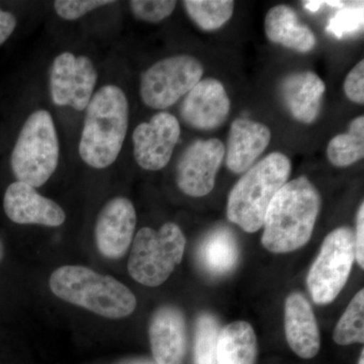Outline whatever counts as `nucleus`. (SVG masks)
<instances>
[{"mask_svg": "<svg viewBox=\"0 0 364 364\" xmlns=\"http://www.w3.org/2000/svg\"><path fill=\"white\" fill-rule=\"evenodd\" d=\"M320 210V193L308 177L287 182L268 207L262 245L273 253L303 247L312 237Z\"/></svg>", "mask_w": 364, "mask_h": 364, "instance_id": "obj_1", "label": "nucleus"}, {"mask_svg": "<svg viewBox=\"0 0 364 364\" xmlns=\"http://www.w3.org/2000/svg\"><path fill=\"white\" fill-rule=\"evenodd\" d=\"M85 112L79 156L91 168H107L121 154L128 134V97L119 86L104 85L95 91Z\"/></svg>", "mask_w": 364, "mask_h": 364, "instance_id": "obj_2", "label": "nucleus"}, {"mask_svg": "<svg viewBox=\"0 0 364 364\" xmlns=\"http://www.w3.org/2000/svg\"><path fill=\"white\" fill-rule=\"evenodd\" d=\"M49 286L57 298L104 318H127L136 308L135 294L128 287L82 265L57 268Z\"/></svg>", "mask_w": 364, "mask_h": 364, "instance_id": "obj_3", "label": "nucleus"}, {"mask_svg": "<svg viewBox=\"0 0 364 364\" xmlns=\"http://www.w3.org/2000/svg\"><path fill=\"white\" fill-rule=\"evenodd\" d=\"M291 163L287 155L272 152L247 170L228 198V219L244 231L254 233L263 227L272 198L289 181Z\"/></svg>", "mask_w": 364, "mask_h": 364, "instance_id": "obj_4", "label": "nucleus"}, {"mask_svg": "<svg viewBox=\"0 0 364 364\" xmlns=\"http://www.w3.org/2000/svg\"><path fill=\"white\" fill-rule=\"evenodd\" d=\"M60 143L56 124L46 109L32 112L21 127L11 155L16 181L38 188L47 183L58 167Z\"/></svg>", "mask_w": 364, "mask_h": 364, "instance_id": "obj_5", "label": "nucleus"}, {"mask_svg": "<svg viewBox=\"0 0 364 364\" xmlns=\"http://www.w3.org/2000/svg\"><path fill=\"white\" fill-rule=\"evenodd\" d=\"M186 245V236L176 223H165L159 230L142 228L132 243L129 274L143 286H161L181 264Z\"/></svg>", "mask_w": 364, "mask_h": 364, "instance_id": "obj_6", "label": "nucleus"}, {"mask_svg": "<svg viewBox=\"0 0 364 364\" xmlns=\"http://www.w3.org/2000/svg\"><path fill=\"white\" fill-rule=\"evenodd\" d=\"M355 260V237L349 227H340L326 237L309 272V291L314 303L328 305L338 296Z\"/></svg>", "mask_w": 364, "mask_h": 364, "instance_id": "obj_7", "label": "nucleus"}, {"mask_svg": "<svg viewBox=\"0 0 364 364\" xmlns=\"http://www.w3.org/2000/svg\"><path fill=\"white\" fill-rule=\"evenodd\" d=\"M203 75V64L191 55L159 60L141 75V100L150 109H168L188 95Z\"/></svg>", "mask_w": 364, "mask_h": 364, "instance_id": "obj_8", "label": "nucleus"}, {"mask_svg": "<svg viewBox=\"0 0 364 364\" xmlns=\"http://www.w3.org/2000/svg\"><path fill=\"white\" fill-rule=\"evenodd\" d=\"M97 67L85 55L63 52L55 57L50 68V95L57 107L85 111L95 92Z\"/></svg>", "mask_w": 364, "mask_h": 364, "instance_id": "obj_9", "label": "nucleus"}, {"mask_svg": "<svg viewBox=\"0 0 364 364\" xmlns=\"http://www.w3.org/2000/svg\"><path fill=\"white\" fill-rule=\"evenodd\" d=\"M181 134L178 119L167 112H159L149 122L139 124L132 136L136 164L148 171H158L166 167Z\"/></svg>", "mask_w": 364, "mask_h": 364, "instance_id": "obj_10", "label": "nucleus"}, {"mask_svg": "<svg viewBox=\"0 0 364 364\" xmlns=\"http://www.w3.org/2000/svg\"><path fill=\"white\" fill-rule=\"evenodd\" d=\"M225 154L226 148L219 139L191 144L177 163L176 182L182 193L193 198L208 195L215 188Z\"/></svg>", "mask_w": 364, "mask_h": 364, "instance_id": "obj_11", "label": "nucleus"}, {"mask_svg": "<svg viewBox=\"0 0 364 364\" xmlns=\"http://www.w3.org/2000/svg\"><path fill=\"white\" fill-rule=\"evenodd\" d=\"M136 226L133 203L124 196L109 200L97 215L95 223V244L105 258L117 260L130 249Z\"/></svg>", "mask_w": 364, "mask_h": 364, "instance_id": "obj_12", "label": "nucleus"}, {"mask_svg": "<svg viewBox=\"0 0 364 364\" xmlns=\"http://www.w3.org/2000/svg\"><path fill=\"white\" fill-rule=\"evenodd\" d=\"M149 341L157 364H183L188 352L186 316L178 306H159L150 318Z\"/></svg>", "mask_w": 364, "mask_h": 364, "instance_id": "obj_13", "label": "nucleus"}, {"mask_svg": "<svg viewBox=\"0 0 364 364\" xmlns=\"http://www.w3.org/2000/svg\"><path fill=\"white\" fill-rule=\"evenodd\" d=\"M4 210L7 218L18 225L56 228L66 221V214L61 205L21 181L14 182L6 188Z\"/></svg>", "mask_w": 364, "mask_h": 364, "instance_id": "obj_14", "label": "nucleus"}, {"mask_svg": "<svg viewBox=\"0 0 364 364\" xmlns=\"http://www.w3.org/2000/svg\"><path fill=\"white\" fill-rule=\"evenodd\" d=\"M230 111L231 102L221 81L205 78L186 95L181 114L191 128L210 131L227 121Z\"/></svg>", "mask_w": 364, "mask_h": 364, "instance_id": "obj_15", "label": "nucleus"}, {"mask_svg": "<svg viewBox=\"0 0 364 364\" xmlns=\"http://www.w3.org/2000/svg\"><path fill=\"white\" fill-rule=\"evenodd\" d=\"M284 330L287 343L296 355L304 359L317 355L321 347L317 318L311 304L301 293L291 294L287 298Z\"/></svg>", "mask_w": 364, "mask_h": 364, "instance_id": "obj_16", "label": "nucleus"}, {"mask_svg": "<svg viewBox=\"0 0 364 364\" xmlns=\"http://www.w3.org/2000/svg\"><path fill=\"white\" fill-rule=\"evenodd\" d=\"M326 91L324 81L310 70L294 72L280 85V97L294 119L312 124L318 119Z\"/></svg>", "mask_w": 364, "mask_h": 364, "instance_id": "obj_17", "label": "nucleus"}, {"mask_svg": "<svg viewBox=\"0 0 364 364\" xmlns=\"http://www.w3.org/2000/svg\"><path fill=\"white\" fill-rule=\"evenodd\" d=\"M272 140V132L265 124L249 119H236L230 129L226 154L228 168L236 174L252 167Z\"/></svg>", "mask_w": 364, "mask_h": 364, "instance_id": "obj_18", "label": "nucleus"}, {"mask_svg": "<svg viewBox=\"0 0 364 364\" xmlns=\"http://www.w3.org/2000/svg\"><path fill=\"white\" fill-rule=\"evenodd\" d=\"M264 31L270 42L299 53L312 51L317 42L313 31L299 21L298 14L291 6L284 4L268 11Z\"/></svg>", "mask_w": 364, "mask_h": 364, "instance_id": "obj_19", "label": "nucleus"}, {"mask_svg": "<svg viewBox=\"0 0 364 364\" xmlns=\"http://www.w3.org/2000/svg\"><path fill=\"white\" fill-rule=\"evenodd\" d=\"M218 364H256L257 339L252 326L244 321L227 325L217 340Z\"/></svg>", "mask_w": 364, "mask_h": 364, "instance_id": "obj_20", "label": "nucleus"}, {"mask_svg": "<svg viewBox=\"0 0 364 364\" xmlns=\"http://www.w3.org/2000/svg\"><path fill=\"white\" fill-rule=\"evenodd\" d=\"M198 256L208 272L223 275L231 272L237 264L238 244L229 230L224 228L215 230L203 240Z\"/></svg>", "mask_w": 364, "mask_h": 364, "instance_id": "obj_21", "label": "nucleus"}, {"mask_svg": "<svg viewBox=\"0 0 364 364\" xmlns=\"http://www.w3.org/2000/svg\"><path fill=\"white\" fill-rule=\"evenodd\" d=\"M182 4L193 23L207 32L226 25L234 13L231 0H186Z\"/></svg>", "mask_w": 364, "mask_h": 364, "instance_id": "obj_22", "label": "nucleus"}, {"mask_svg": "<svg viewBox=\"0 0 364 364\" xmlns=\"http://www.w3.org/2000/svg\"><path fill=\"white\" fill-rule=\"evenodd\" d=\"M335 343L346 346L364 342V291L351 299L333 333Z\"/></svg>", "mask_w": 364, "mask_h": 364, "instance_id": "obj_23", "label": "nucleus"}, {"mask_svg": "<svg viewBox=\"0 0 364 364\" xmlns=\"http://www.w3.org/2000/svg\"><path fill=\"white\" fill-rule=\"evenodd\" d=\"M220 331L219 323L214 316L203 314L198 318L196 328V364H218L215 347Z\"/></svg>", "mask_w": 364, "mask_h": 364, "instance_id": "obj_24", "label": "nucleus"}, {"mask_svg": "<svg viewBox=\"0 0 364 364\" xmlns=\"http://www.w3.org/2000/svg\"><path fill=\"white\" fill-rule=\"evenodd\" d=\"M364 156V135L339 134L327 146V157L336 167H348Z\"/></svg>", "mask_w": 364, "mask_h": 364, "instance_id": "obj_25", "label": "nucleus"}, {"mask_svg": "<svg viewBox=\"0 0 364 364\" xmlns=\"http://www.w3.org/2000/svg\"><path fill=\"white\" fill-rule=\"evenodd\" d=\"M363 26V2H350L330 20L327 32L341 39L345 35L358 32Z\"/></svg>", "mask_w": 364, "mask_h": 364, "instance_id": "obj_26", "label": "nucleus"}, {"mask_svg": "<svg viewBox=\"0 0 364 364\" xmlns=\"http://www.w3.org/2000/svg\"><path fill=\"white\" fill-rule=\"evenodd\" d=\"M177 1L172 0H133L129 2L131 13L136 20L157 23L166 20L176 9Z\"/></svg>", "mask_w": 364, "mask_h": 364, "instance_id": "obj_27", "label": "nucleus"}, {"mask_svg": "<svg viewBox=\"0 0 364 364\" xmlns=\"http://www.w3.org/2000/svg\"><path fill=\"white\" fill-rule=\"evenodd\" d=\"M109 0H57L54 2L55 13L65 21H76L100 9L114 4Z\"/></svg>", "mask_w": 364, "mask_h": 364, "instance_id": "obj_28", "label": "nucleus"}, {"mask_svg": "<svg viewBox=\"0 0 364 364\" xmlns=\"http://www.w3.org/2000/svg\"><path fill=\"white\" fill-rule=\"evenodd\" d=\"M345 95L352 102L364 104V62L360 60L349 72L344 81Z\"/></svg>", "mask_w": 364, "mask_h": 364, "instance_id": "obj_29", "label": "nucleus"}, {"mask_svg": "<svg viewBox=\"0 0 364 364\" xmlns=\"http://www.w3.org/2000/svg\"><path fill=\"white\" fill-rule=\"evenodd\" d=\"M355 259L359 267H364V205L361 203L356 217Z\"/></svg>", "mask_w": 364, "mask_h": 364, "instance_id": "obj_30", "label": "nucleus"}, {"mask_svg": "<svg viewBox=\"0 0 364 364\" xmlns=\"http://www.w3.org/2000/svg\"><path fill=\"white\" fill-rule=\"evenodd\" d=\"M18 26L16 16L11 11L0 9V46L4 44L13 35Z\"/></svg>", "mask_w": 364, "mask_h": 364, "instance_id": "obj_31", "label": "nucleus"}, {"mask_svg": "<svg viewBox=\"0 0 364 364\" xmlns=\"http://www.w3.org/2000/svg\"><path fill=\"white\" fill-rule=\"evenodd\" d=\"M325 6L324 1H305L304 2V6L306 9H308L311 13H317L322 9V6Z\"/></svg>", "mask_w": 364, "mask_h": 364, "instance_id": "obj_32", "label": "nucleus"}, {"mask_svg": "<svg viewBox=\"0 0 364 364\" xmlns=\"http://www.w3.org/2000/svg\"><path fill=\"white\" fill-rule=\"evenodd\" d=\"M4 242H2L1 238H0V263H1L2 259H4Z\"/></svg>", "mask_w": 364, "mask_h": 364, "instance_id": "obj_33", "label": "nucleus"}, {"mask_svg": "<svg viewBox=\"0 0 364 364\" xmlns=\"http://www.w3.org/2000/svg\"><path fill=\"white\" fill-rule=\"evenodd\" d=\"M358 364H364V351L361 350L360 358H359Z\"/></svg>", "mask_w": 364, "mask_h": 364, "instance_id": "obj_34", "label": "nucleus"}]
</instances>
